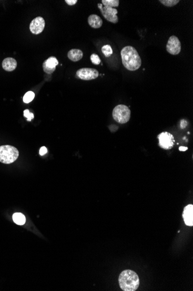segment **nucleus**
Instances as JSON below:
<instances>
[{
  "label": "nucleus",
  "instance_id": "obj_1",
  "mask_svg": "<svg viewBox=\"0 0 193 291\" xmlns=\"http://www.w3.org/2000/svg\"><path fill=\"white\" fill-rule=\"evenodd\" d=\"M123 65L130 71H135L142 65V60L137 49L132 46H126L121 51Z\"/></svg>",
  "mask_w": 193,
  "mask_h": 291
},
{
  "label": "nucleus",
  "instance_id": "obj_2",
  "mask_svg": "<svg viewBox=\"0 0 193 291\" xmlns=\"http://www.w3.org/2000/svg\"><path fill=\"white\" fill-rule=\"evenodd\" d=\"M119 283L123 291H135L139 285V278L135 271L126 270L121 273Z\"/></svg>",
  "mask_w": 193,
  "mask_h": 291
},
{
  "label": "nucleus",
  "instance_id": "obj_3",
  "mask_svg": "<svg viewBox=\"0 0 193 291\" xmlns=\"http://www.w3.org/2000/svg\"><path fill=\"white\" fill-rule=\"evenodd\" d=\"M19 155L17 148L9 145L0 146V162L11 164L17 159Z\"/></svg>",
  "mask_w": 193,
  "mask_h": 291
},
{
  "label": "nucleus",
  "instance_id": "obj_4",
  "mask_svg": "<svg viewBox=\"0 0 193 291\" xmlns=\"http://www.w3.org/2000/svg\"><path fill=\"white\" fill-rule=\"evenodd\" d=\"M112 116L113 118L117 123L125 124L130 119L131 111L125 105H119L113 109Z\"/></svg>",
  "mask_w": 193,
  "mask_h": 291
},
{
  "label": "nucleus",
  "instance_id": "obj_5",
  "mask_svg": "<svg viewBox=\"0 0 193 291\" xmlns=\"http://www.w3.org/2000/svg\"><path fill=\"white\" fill-rule=\"evenodd\" d=\"M159 141V146L161 148L168 150L173 148L175 140L173 135L168 132H162L157 136Z\"/></svg>",
  "mask_w": 193,
  "mask_h": 291
},
{
  "label": "nucleus",
  "instance_id": "obj_6",
  "mask_svg": "<svg viewBox=\"0 0 193 291\" xmlns=\"http://www.w3.org/2000/svg\"><path fill=\"white\" fill-rule=\"evenodd\" d=\"M98 7L100 9L101 13L103 17L107 21L113 23H117L118 22L119 18L117 16L118 11L116 9L106 7H103L102 4H98Z\"/></svg>",
  "mask_w": 193,
  "mask_h": 291
},
{
  "label": "nucleus",
  "instance_id": "obj_7",
  "mask_svg": "<svg viewBox=\"0 0 193 291\" xmlns=\"http://www.w3.org/2000/svg\"><path fill=\"white\" fill-rule=\"evenodd\" d=\"M77 76L78 78L83 80H91L97 78L99 76V73L95 69L83 68L77 71Z\"/></svg>",
  "mask_w": 193,
  "mask_h": 291
},
{
  "label": "nucleus",
  "instance_id": "obj_8",
  "mask_svg": "<svg viewBox=\"0 0 193 291\" xmlns=\"http://www.w3.org/2000/svg\"><path fill=\"white\" fill-rule=\"evenodd\" d=\"M167 51L171 55H178L181 51V43L179 38L175 36L169 37L167 44Z\"/></svg>",
  "mask_w": 193,
  "mask_h": 291
},
{
  "label": "nucleus",
  "instance_id": "obj_9",
  "mask_svg": "<svg viewBox=\"0 0 193 291\" xmlns=\"http://www.w3.org/2000/svg\"><path fill=\"white\" fill-rule=\"evenodd\" d=\"M45 26V21L41 17H38L34 19L30 25V29L31 32L34 34H39L42 33Z\"/></svg>",
  "mask_w": 193,
  "mask_h": 291
},
{
  "label": "nucleus",
  "instance_id": "obj_10",
  "mask_svg": "<svg viewBox=\"0 0 193 291\" xmlns=\"http://www.w3.org/2000/svg\"><path fill=\"white\" fill-rule=\"evenodd\" d=\"M59 64V61L54 57H50L45 61L43 63V69L47 74H52L56 70V66Z\"/></svg>",
  "mask_w": 193,
  "mask_h": 291
},
{
  "label": "nucleus",
  "instance_id": "obj_11",
  "mask_svg": "<svg viewBox=\"0 0 193 291\" xmlns=\"http://www.w3.org/2000/svg\"><path fill=\"white\" fill-rule=\"evenodd\" d=\"M184 222L186 226H193V205H187L184 208L182 214Z\"/></svg>",
  "mask_w": 193,
  "mask_h": 291
},
{
  "label": "nucleus",
  "instance_id": "obj_12",
  "mask_svg": "<svg viewBox=\"0 0 193 291\" xmlns=\"http://www.w3.org/2000/svg\"><path fill=\"white\" fill-rule=\"evenodd\" d=\"M2 68L7 72H12L17 67V61L13 58H7L2 63Z\"/></svg>",
  "mask_w": 193,
  "mask_h": 291
},
{
  "label": "nucleus",
  "instance_id": "obj_13",
  "mask_svg": "<svg viewBox=\"0 0 193 291\" xmlns=\"http://www.w3.org/2000/svg\"><path fill=\"white\" fill-rule=\"evenodd\" d=\"M89 25L94 29H98L102 25V20L100 17L96 15H91L88 18Z\"/></svg>",
  "mask_w": 193,
  "mask_h": 291
},
{
  "label": "nucleus",
  "instance_id": "obj_14",
  "mask_svg": "<svg viewBox=\"0 0 193 291\" xmlns=\"http://www.w3.org/2000/svg\"><path fill=\"white\" fill-rule=\"evenodd\" d=\"M83 53L81 49H71L69 51L68 53V57L69 59L74 62L80 61L83 58Z\"/></svg>",
  "mask_w": 193,
  "mask_h": 291
},
{
  "label": "nucleus",
  "instance_id": "obj_15",
  "mask_svg": "<svg viewBox=\"0 0 193 291\" xmlns=\"http://www.w3.org/2000/svg\"><path fill=\"white\" fill-rule=\"evenodd\" d=\"M13 220L16 224L22 226L26 223V217L21 213H16L13 215Z\"/></svg>",
  "mask_w": 193,
  "mask_h": 291
},
{
  "label": "nucleus",
  "instance_id": "obj_16",
  "mask_svg": "<svg viewBox=\"0 0 193 291\" xmlns=\"http://www.w3.org/2000/svg\"><path fill=\"white\" fill-rule=\"evenodd\" d=\"M102 4L106 7L116 8L119 5V0H102Z\"/></svg>",
  "mask_w": 193,
  "mask_h": 291
},
{
  "label": "nucleus",
  "instance_id": "obj_17",
  "mask_svg": "<svg viewBox=\"0 0 193 291\" xmlns=\"http://www.w3.org/2000/svg\"><path fill=\"white\" fill-rule=\"evenodd\" d=\"M102 53L106 58L110 57L113 53L112 48L110 45H105L101 48Z\"/></svg>",
  "mask_w": 193,
  "mask_h": 291
},
{
  "label": "nucleus",
  "instance_id": "obj_18",
  "mask_svg": "<svg viewBox=\"0 0 193 291\" xmlns=\"http://www.w3.org/2000/svg\"><path fill=\"white\" fill-rule=\"evenodd\" d=\"M159 1L168 7H172L180 2L179 0H160Z\"/></svg>",
  "mask_w": 193,
  "mask_h": 291
},
{
  "label": "nucleus",
  "instance_id": "obj_19",
  "mask_svg": "<svg viewBox=\"0 0 193 291\" xmlns=\"http://www.w3.org/2000/svg\"><path fill=\"white\" fill-rule=\"evenodd\" d=\"M35 97V94L32 91H28L23 97V102L26 103H31Z\"/></svg>",
  "mask_w": 193,
  "mask_h": 291
},
{
  "label": "nucleus",
  "instance_id": "obj_20",
  "mask_svg": "<svg viewBox=\"0 0 193 291\" xmlns=\"http://www.w3.org/2000/svg\"><path fill=\"white\" fill-rule=\"evenodd\" d=\"M90 59L93 64L96 65L100 64L101 62L99 56L96 53H93L90 57Z\"/></svg>",
  "mask_w": 193,
  "mask_h": 291
},
{
  "label": "nucleus",
  "instance_id": "obj_21",
  "mask_svg": "<svg viewBox=\"0 0 193 291\" xmlns=\"http://www.w3.org/2000/svg\"><path fill=\"white\" fill-rule=\"evenodd\" d=\"M24 116L27 118V120L29 122L34 119V114L30 112L28 109H26L24 111Z\"/></svg>",
  "mask_w": 193,
  "mask_h": 291
},
{
  "label": "nucleus",
  "instance_id": "obj_22",
  "mask_svg": "<svg viewBox=\"0 0 193 291\" xmlns=\"http://www.w3.org/2000/svg\"><path fill=\"white\" fill-rule=\"evenodd\" d=\"M48 152V150H47V148H46L45 147H42L40 148V154L41 156H43L45 155L46 153Z\"/></svg>",
  "mask_w": 193,
  "mask_h": 291
},
{
  "label": "nucleus",
  "instance_id": "obj_23",
  "mask_svg": "<svg viewBox=\"0 0 193 291\" xmlns=\"http://www.w3.org/2000/svg\"><path fill=\"white\" fill-rule=\"evenodd\" d=\"M65 2L69 5H73L78 2L77 0H65Z\"/></svg>",
  "mask_w": 193,
  "mask_h": 291
},
{
  "label": "nucleus",
  "instance_id": "obj_24",
  "mask_svg": "<svg viewBox=\"0 0 193 291\" xmlns=\"http://www.w3.org/2000/svg\"><path fill=\"white\" fill-rule=\"evenodd\" d=\"M187 126V122L185 120H184V119L181 120V128H185Z\"/></svg>",
  "mask_w": 193,
  "mask_h": 291
},
{
  "label": "nucleus",
  "instance_id": "obj_25",
  "mask_svg": "<svg viewBox=\"0 0 193 291\" xmlns=\"http://www.w3.org/2000/svg\"><path fill=\"white\" fill-rule=\"evenodd\" d=\"M187 149H188L187 147H181L179 148V150H180L181 151H186Z\"/></svg>",
  "mask_w": 193,
  "mask_h": 291
}]
</instances>
